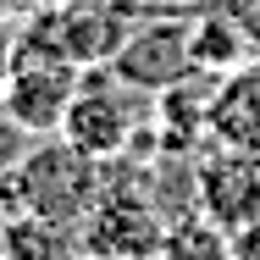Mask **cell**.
Returning a JSON list of instances; mask_svg holds the SVG:
<instances>
[{"label": "cell", "mask_w": 260, "mask_h": 260, "mask_svg": "<svg viewBox=\"0 0 260 260\" xmlns=\"http://www.w3.org/2000/svg\"><path fill=\"white\" fill-rule=\"evenodd\" d=\"M100 188H105V160L83 155L61 133H50V139H34L17 155V166L0 177V205L6 216H45V221L83 227Z\"/></svg>", "instance_id": "1"}, {"label": "cell", "mask_w": 260, "mask_h": 260, "mask_svg": "<svg viewBox=\"0 0 260 260\" xmlns=\"http://www.w3.org/2000/svg\"><path fill=\"white\" fill-rule=\"evenodd\" d=\"M61 139L72 150L94 160H116L133 150L139 139V105L127 94V83L116 72H78V89H72V105L61 116Z\"/></svg>", "instance_id": "2"}, {"label": "cell", "mask_w": 260, "mask_h": 260, "mask_svg": "<svg viewBox=\"0 0 260 260\" xmlns=\"http://www.w3.org/2000/svg\"><path fill=\"white\" fill-rule=\"evenodd\" d=\"M83 249L89 260H155L166 238V216L133 183H105L94 210L83 216Z\"/></svg>", "instance_id": "3"}, {"label": "cell", "mask_w": 260, "mask_h": 260, "mask_svg": "<svg viewBox=\"0 0 260 260\" xmlns=\"http://www.w3.org/2000/svg\"><path fill=\"white\" fill-rule=\"evenodd\" d=\"M72 89H78V67L72 61L11 50V72L0 83V111L28 139H50V133H61V116L72 105Z\"/></svg>", "instance_id": "4"}, {"label": "cell", "mask_w": 260, "mask_h": 260, "mask_svg": "<svg viewBox=\"0 0 260 260\" xmlns=\"http://www.w3.org/2000/svg\"><path fill=\"white\" fill-rule=\"evenodd\" d=\"M111 72L127 83V89H172L194 72V50H188V22L183 17H160V22H139L127 28L122 50L111 55Z\"/></svg>", "instance_id": "5"}, {"label": "cell", "mask_w": 260, "mask_h": 260, "mask_svg": "<svg viewBox=\"0 0 260 260\" xmlns=\"http://www.w3.org/2000/svg\"><path fill=\"white\" fill-rule=\"evenodd\" d=\"M194 194H200V216H210L227 233L260 221V155H244V150L205 155L194 172Z\"/></svg>", "instance_id": "6"}, {"label": "cell", "mask_w": 260, "mask_h": 260, "mask_svg": "<svg viewBox=\"0 0 260 260\" xmlns=\"http://www.w3.org/2000/svg\"><path fill=\"white\" fill-rule=\"evenodd\" d=\"M210 139L221 150L260 155V55L221 72V83L210 89Z\"/></svg>", "instance_id": "7"}, {"label": "cell", "mask_w": 260, "mask_h": 260, "mask_svg": "<svg viewBox=\"0 0 260 260\" xmlns=\"http://www.w3.org/2000/svg\"><path fill=\"white\" fill-rule=\"evenodd\" d=\"M50 17H55V39H61V50H67L72 67H83V61L100 67L127 39L122 11H111V6H67V11H50Z\"/></svg>", "instance_id": "8"}, {"label": "cell", "mask_w": 260, "mask_h": 260, "mask_svg": "<svg viewBox=\"0 0 260 260\" xmlns=\"http://www.w3.org/2000/svg\"><path fill=\"white\" fill-rule=\"evenodd\" d=\"M0 255H6V260H89V249H83V233L67 227V221H45V216H6Z\"/></svg>", "instance_id": "9"}, {"label": "cell", "mask_w": 260, "mask_h": 260, "mask_svg": "<svg viewBox=\"0 0 260 260\" xmlns=\"http://www.w3.org/2000/svg\"><path fill=\"white\" fill-rule=\"evenodd\" d=\"M188 50H194V72H233L255 55L238 17H227V11H205L188 22Z\"/></svg>", "instance_id": "10"}, {"label": "cell", "mask_w": 260, "mask_h": 260, "mask_svg": "<svg viewBox=\"0 0 260 260\" xmlns=\"http://www.w3.org/2000/svg\"><path fill=\"white\" fill-rule=\"evenodd\" d=\"M155 260H233V233L216 227L210 216L166 221V238H160V255Z\"/></svg>", "instance_id": "11"}, {"label": "cell", "mask_w": 260, "mask_h": 260, "mask_svg": "<svg viewBox=\"0 0 260 260\" xmlns=\"http://www.w3.org/2000/svg\"><path fill=\"white\" fill-rule=\"evenodd\" d=\"M233 260H260V221L233 233Z\"/></svg>", "instance_id": "12"}, {"label": "cell", "mask_w": 260, "mask_h": 260, "mask_svg": "<svg viewBox=\"0 0 260 260\" xmlns=\"http://www.w3.org/2000/svg\"><path fill=\"white\" fill-rule=\"evenodd\" d=\"M11 45H17V39H11L6 22H0V83H6V72H11Z\"/></svg>", "instance_id": "13"}, {"label": "cell", "mask_w": 260, "mask_h": 260, "mask_svg": "<svg viewBox=\"0 0 260 260\" xmlns=\"http://www.w3.org/2000/svg\"><path fill=\"white\" fill-rule=\"evenodd\" d=\"M155 6H172V11H177V6H183V0H155Z\"/></svg>", "instance_id": "14"}, {"label": "cell", "mask_w": 260, "mask_h": 260, "mask_svg": "<svg viewBox=\"0 0 260 260\" xmlns=\"http://www.w3.org/2000/svg\"><path fill=\"white\" fill-rule=\"evenodd\" d=\"M0 233H6V205H0Z\"/></svg>", "instance_id": "15"}, {"label": "cell", "mask_w": 260, "mask_h": 260, "mask_svg": "<svg viewBox=\"0 0 260 260\" xmlns=\"http://www.w3.org/2000/svg\"><path fill=\"white\" fill-rule=\"evenodd\" d=\"M249 6H260V0H249Z\"/></svg>", "instance_id": "16"}, {"label": "cell", "mask_w": 260, "mask_h": 260, "mask_svg": "<svg viewBox=\"0 0 260 260\" xmlns=\"http://www.w3.org/2000/svg\"><path fill=\"white\" fill-rule=\"evenodd\" d=\"M0 260H6V255H0Z\"/></svg>", "instance_id": "17"}]
</instances>
